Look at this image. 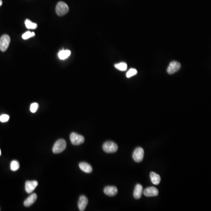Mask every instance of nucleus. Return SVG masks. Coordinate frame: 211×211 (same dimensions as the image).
Segmentation results:
<instances>
[{
    "label": "nucleus",
    "instance_id": "obj_6",
    "mask_svg": "<svg viewBox=\"0 0 211 211\" xmlns=\"http://www.w3.org/2000/svg\"><path fill=\"white\" fill-rule=\"evenodd\" d=\"M144 149L141 147H137L136 148L133 154V158L134 160L137 162H140L143 161L144 158Z\"/></svg>",
    "mask_w": 211,
    "mask_h": 211
},
{
    "label": "nucleus",
    "instance_id": "obj_13",
    "mask_svg": "<svg viewBox=\"0 0 211 211\" xmlns=\"http://www.w3.org/2000/svg\"><path fill=\"white\" fill-rule=\"evenodd\" d=\"M143 193V186L140 184H137L134 190V197L136 199H138L141 197Z\"/></svg>",
    "mask_w": 211,
    "mask_h": 211
},
{
    "label": "nucleus",
    "instance_id": "obj_17",
    "mask_svg": "<svg viewBox=\"0 0 211 211\" xmlns=\"http://www.w3.org/2000/svg\"><path fill=\"white\" fill-rule=\"evenodd\" d=\"M25 26L26 28L30 30H35L38 27V25L36 23L31 22L30 19H26L25 21Z\"/></svg>",
    "mask_w": 211,
    "mask_h": 211
},
{
    "label": "nucleus",
    "instance_id": "obj_18",
    "mask_svg": "<svg viewBox=\"0 0 211 211\" xmlns=\"http://www.w3.org/2000/svg\"><path fill=\"white\" fill-rule=\"evenodd\" d=\"M114 67L120 71H125L127 69V65L125 62H120L114 65Z\"/></svg>",
    "mask_w": 211,
    "mask_h": 211
},
{
    "label": "nucleus",
    "instance_id": "obj_12",
    "mask_svg": "<svg viewBox=\"0 0 211 211\" xmlns=\"http://www.w3.org/2000/svg\"><path fill=\"white\" fill-rule=\"evenodd\" d=\"M37 195L36 193H34L32 194H31V195L25 199L24 202V205L26 207H29L31 205H32L33 204L35 203V202L37 201Z\"/></svg>",
    "mask_w": 211,
    "mask_h": 211
},
{
    "label": "nucleus",
    "instance_id": "obj_16",
    "mask_svg": "<svg viewBox=\"0 0 211 211\" xmlns=\"http://www.w3.org/2000/svg\"><path fill=\"white\" fill-rule=\"evenodd\" d=\"M71 55V52L69 50H62L58 53V56L60 59L65 60Z\"/></svg>",
    "mask_w": 211,
    "mask_h": 211
},
{
    "label": "nucleus",
    "instance_id": "obj_24",
    "mask_svg": "<svg viewBox=\"0 0 211 211\" xmlns=\"http://www.w3.org/2000/svg\"><path fill=\"white\" fill-rule=\"evenodd\" d=\"M2 0H0V6H2Z\"/></svg>",
    "mask_w": 211,
    "mask_h": 211
},
{
    "label": "nucleus",
    "instance_id": "obj_23",
    "mask_svg": "<svg viewBox=\"0 0 211 211\" xmlns=\"http://www.w3.org/2000/svg\"><path fill=\"white\" fill-rule=\"evenodd\" d=\"M10 119V116L8 114H2L0 116V121L2 123L7 122Z\"/></svg>",
    "mask_w": 211,
    "mask_h": 211
},
{
    "label": "nucleus",
    "instance_id": "obj_19",
    "mask_svg": "<svg viewBox=\"0 0 211 211\" xmlns=\"http://www.w3.org/2000/svg\"><path fill=\"white\" fill-rule=\"evenodd\" d=\"M10 168H11V169L13 171H17L19 168V162L18 161H16V160L13 161L11 162V163Z\"/></svg>",
    "mask_w": 211,
    "mask_h": 211
},
{
    "label": "nucleus",
    "instance_id": "obj_4",
    "mask_svg": "<svg viewBox=\"0 0 211 211\" xmlns=\"http://www.w3.org/2000/svg\"><path fill=\"white\" fill-rule=\"evenodd\" d=\"M70 141L73 145H81L85 141V138L78 133H72L70 136Z\"/></svg>",
    "mask_w": 211,
    "mask_h": 211
},
{
    "label": "nucleus",
    "instance_id": "obj_9",
    "mask_svg": "<svg viewBox=\"0 0 211 211\" xmlns=\"http://www.w3.org/2000/svg\"><path fill=\"white\" fill-rule=\"evenodd\" d=\"M143 193L145 197H156L158 195V191L157 188L153 186H151L147 188L145 190H144Z\"/></svg>",
    "mask_w": 211,
    "mask_h": 211
},
{
    "label": "nucleus",
    "instance_id": "obj_7",
    "mask_svg": "<svg viewBox=\"0 0 211 211\" xmlns=\"http://www.w3.org/2000/svg\"><path fill=\"white\" fill-rule=\"evenodd\" d=\"M181 68V64L180 62L173 61L169 65L167 68V73L169 75L174 74L178 72Z\"/></svg>",
    "mask_w": 211,
    "mask_h": 211
},
{
    "label": "nucleus",
    "instance_id": "obj_25",
    "mask_svg": "<svg viewBox=\"0 0 211 211\" xmlns=\"http://www.w3.org/2000/svg\"><path fill=\"white\" fill-rule=\"evenodd\" d=\"M1 154V149H0V155Z\"/></svg>",
    "mask_w": 211,
    "mask_h": 211
},
{
    "label": "nucleus",
    "instance_id": "obj_10",
    "mask_svg": "<svg viewBox=\"0 0 211 211\" xmlns=\"http://www.w3.org/2000/svg\"><path fill=\"white\" fill-rule=\"evenodd\" d=\"M87 204H88V199L87 197L84 195H82L79 198V201H78V208H79V211H85L86 209V207L87 206Z\"/></svg>",
    "mask_w": 211,
    "mask_h": 211
},
{
    "label": "nucleus",
    "instance_id": "obj_8",
    "mask_svg": "<svg viewBox=\"0 0 211 211\" xmlns=\"http://www.w3.org/2000/svg\"><path fill=\"white\" fill-rule=\"evenodd\" d=\"M38 185L37 181H27L25 182V191L28 193H32Z\"/></svg>",
    "mask_w": 211,
    "mask_h": 211
},
{
    "label": "nucleus",
    "instance_id": "obj_2",
    "mask_svg": "<svg viewBox=\"0 0 211 211\" xmlns=\"http://www.w3.org/2000/svg\"><path fill=\"white\" fill-rule=\"evenodd\" d=\"M69 11V6L65 2L60 1L56 6V13L58 15L61 17L66 15Z\"/></svg>",
    "mask_w": 211,
    "mask_h": 211
},
{
    "label": "nucleus",
    "instance_id": "obj_20",
    "mask_svg": "<svg viewBox=\"0 0 211 211\" xmlns=\"http://www.w3.org/2000/svg\"><path fill=\"white\" fill-rule=\"evenodd\" d=\"M35 36V32H30V31H27L25 33H24L22 35V38L24 39V40H26L28 39L29 38L31 37H33Z\"/></svg>",
    "mask_w": 211,
    "mask_h": 211
},
{
    "label": "nucleus",
    "instance_id": "obj_5",
    "mask_svg": "<svg viewBox=\"0 0 211 211\" xmlns=\"http://www.w3.org/2000/svg\"><path fill=\"white\" fill-rule=\"evenodd\" d=\"M11 42V39L9 35H3L0 38V50L2 52H5L8 48Z\"/></svg>",
    "mask_w": 211,
    "mask_h": 211
},
{
    "label": "nucleus",
    "instance_id": "obj_22",
    "mask_svg": "<svg viewBox=\"0 0 211 211\" xmlns=\"http://www.w3.org/2000/svg\"><path fill=\"white\" fill-rule=\"evenodd\" d=\"M39 105L37 103H32L30 106V110L32 113H34L37 111L38 109Z\"/></svg>",
    "mask_w": 211,
    "mask_h": 211
},
{
    "label": "nucleus",
    "instance_id": "obj_14",
    "mask_svg": "<svg viewBox=\"0 0 211 211\" xmlns=\"http://www.w3.org/2000/svg\"><path fill=\"white\" fill-rule=\"evenodd\" d=\"M79 168H81V170L82 171L86 173H91L92 172V170H93L92 167L88 163L82 162L79 164Z\"/></svg>",
    "mask_w": 211,
    "mask_h": 211
},
{
    "label": "nucleus",
    "instance_id": "obj_11",
    "mask_svg": "<svg viewBox=\"0 0 211 211\" xmlns=\"http://www.w3.org/2000/svg\"><path fill=\"white\" fill-rule=\"evenodd\" d=\"M104 193L107 196L113 197V196L116 195L117 193L118 190L116 186H106L104 189Z\"/></svg>",
    "mask_w": 211,
    "mask_h": 211
},
{
    "label": "nucleus",
    "instance_id": "obj_3",
    "mask_svg": "<svg viewBox=\"0 0 211 211\" xmlns=\"http://www.w3.org/2000/svg\"><path fill=\"white\" fill-rule=\"evenodd\" d=\"M103 149L107 153H113L117 151V145L113 141H107L104 143L103 145Z\"/></svg>",
    "mask_w": 211,
    "mask_h": 211
},
{
    "label": "nucleus",
    "instance_id": "obj_21",
    "mask_svg": "<svg viewBox=\"0 0 211 211\" xmlns=\"http://www.w3.org/2000/svg\"><path fill=\"white\" fill-rule=\"evenodd\" d=\"M137 70L135 69H130L126 74V76L128 78H130L131 77L137 75Z\"/></svg>",
    "mask_w": 211,
    "mask_h": 211
},
{
    "label": "nucleus",
    "instance_id": "obj_1",
    "mask_svg": "<svg viewBox=\"0 0 211 211\" xmlns=\"http://www.w3.org/2000/svg\"><path fill=\"white\" fill-rule=\"evenodd\" d=\"M66 148V143L65 140L60 139L58 140L56 143H55L52 151L55 154H59L63 152Z\"/></svg>",
    "mask_w": 211,
    "mask_h": 211
},
{
    "label": "nucleus",
    "instance_id": "obj_15",
    "mask_svg": "<svg viewBox=\"0 0 211 211\" xmlns=\"http://www.w3.org/2000/svg\"><path fill=\"white\" fill-rule=\"evenodd\" d=\"M150 178L151 182L154 185H158L161 181V177L158 174H156L154 172L150 173Z\"/></svg>",
    "mask_w": 211,
    "mask_h": 211
}]
</instances>
